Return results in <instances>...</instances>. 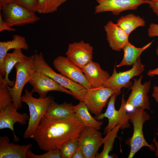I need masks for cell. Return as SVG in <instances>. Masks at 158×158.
<instances>
[{"mask_svg": "<svg viewBox=\"0 0 158 158\" xmlns=\"http://www.w3.org/2000/svg\"><path fill=\"white\" fill-rule=\"evenodd\" d=\"M85 127L75 113L61 119L44 116L32 138L42 150L47 151L60 149L67 141L78 139Z\"/></svg>", "mask_w": 158, "mask_h": 158, "instance_id": "6da1fadb", "label": "cell"}, {"mask_svg": "<svg viewBox=\"0 0 158 158\" xmlns=\"http://www.w3.org/2000/svg\"><path fill=\"white\" fill-rule=\"evenodd\" d=\"M32 95L26 89L21 97L22 102L28 106L29 112L28 127L23 135L25 139L32 138L49 106L54 100L53 97L51 96L44 98H36Z\"/></svg>", "mask_w": 158, "mask_h": 158, "instance_id": "7a4b0ae2", "label": "cell"}, {"mask_svg": "<svg viewBox=\"0 0 158 158\" xmlns=\"http://www.w3.org/2000/svg\"><path fill=\"white\" fill-rule=\"evenodd\" d=\"M34 56L35 72L48 76L62 87L70 90L75 98L80 102H83L87 89L81 85L71 80L61 73H56L46 62L42 54H36Z\"/></svg>", "mask_w": 158, "mask_h": 158, "instance_id": "3957f363", "label": "cell"}, {"mask_svg": "<svg viewBox=\"0 0 158 158\" xmlns=\"http://www.w3.org/2000/svg\"><path fill=\"white\" fill-rule=\"evenodd\" d=\"M141 108H137L130 113L129 121L133 126V131L132 136L126 141V143L130 147L128 158H133L142 147H147L152 151L156 150L154 145L149 144L144 137L143 126L146 121L150 119L149 115Z\"/></svg>", "mask_w": 158, "mask_h": 158, "instance_id": "277c9868", "label": "cell"}, {"mask_svg": "<svg viewBox=\"0 0 158 158\" xmlns=\"http://www.w3.org/2000/svg\"><path fill=\"white\" fill-rule=\"evenodd\" d=\"M34 55H32L28 56L25 61L17 63L14 67L16 71V80L12 87L9 86L8 87L12 97L13 104L17 110L22 107L23 90L25 85L30 80L34 71Z\"/></svg>", "mask_w": 158, "mask_h": 158, "instance_id": "5b68a950", "label": "cell"}, {"mask_svg": "<svg viewBox=\"0 0 158 158\" xmlns=\"http://www.w3.org/2000/svg\"><path fill=\"white\" fill-rule=\"evenodd\" d=\"M117 95L113 94L110 98L108 103L107 107L105 112L96 116L98 120L107 118L108 120V124L104 129V133L107 134L112 129L118 124L120 125L121 129H123L128 128L130 126L129 121L130 119V114L126 113L127 106L123 94L121 104L118 110L115 109V103Z\"/></svg>", "mask_w": 158, "mask_h": 158, "instance_id": "8992f818", "label": "cell"}, {"mask_svg": "<svg viewBox=\"0 0 158 158\" xmlns=\"http://www.w3.org/2000/svg\"><path fill=\"white\" fill-rule=\"evenodd\" d=\"M0 9L3 13L4 21L11 27L34 23L40 20L35 12L29 11L15 2L6 4Z\"/></svg>", "mask_w": 158, "mask_h": 158, "instance_id": "52a82bcc", "label": "cell"}, {"mask_svg": "<svg viewBox=\"0 0 158 158\" xmlns=\"http://www.w3.org/2000/svg\"><path fill=\"white\" fill-rule=\"evenodd\" d=\"M145 65L141 63L140 56L137 60L130 69L123 72H118L115 66L113 73L107 80L104 86L112 88L118 96L123 87H131L133 85L130 80L133 77L138 76L144 71Z\"/></svg>", "mask_w": 158, "mask_h": 158, "instance_id": "ba28073f", "label": "cell"}, {"mask_svg": "<svg viewBox=\"0 0 158 158\" xmlns=\"http://www.w3.org/2000/svg\"><path fill=\"white\" fill-rule=\"evenodd\" d=\"M114 93H116V91L111 88L105 87H92L87 90L83 102L89 111L97 116L102 113L109 99Z\"/></svg>", "mask_w": 158, "mask_h": 158, "instance_id": "9c48e42d", "label": "cell"}, {"mask_svg": "<svg viewBox=\"0 0 158 158\" xmlns=\"http://www.w3.org/2000/svg\"><path fill=\"white\" fill-rule=\"evenodd\" d=\"M96 129L86 127L78 139L79 148L85 158H95L99 147L102 144L101 133Z\"/></svg>", "mask_w": 158, "mask_h": 158, "instance_id": "30bf717a", "label": "cell"}, {"mask_svg": "<svg viewBox=\"0 0 158 158\" xmlns=\"http://www.w3.org/2000/svg\"><path fill=\"white\" fill-rule=\"evenodd\" d=\"M53 64L54 68L61 74L81 85L87 90L92 88L82 70L71 62L66 57L58 56L54 60Z\"/></svg>", "mask_w": 158, "mask_h": 158, "instance_id": "8fae6325", "label": "cell"}, {"mask_svg": "<svg viewBox=\"0 0 158 158\" xmlns=\"http://www.w3.org/2000/svg\"><path fill=\"white\" fill-rule=\"evenodd\" d=\"M28 83L32 87L31 93H38L40 98L46 97L48 92L52 91L61 92L73 96L70 90L62 87L50 77L35 71Z\"/></svg>", "mask_w": 158, "mask_h": 158, "instance_id": "7c38bea8", "label": "cell"}, {"mask_svg": "<svg viewBox=\"0 0 158 158\" xmlns=\"http://www.w3.org/2000/svg\"><path fill=\"white\" fill-rule=\"evenodd\" d=\"M93 50L89 43L81 40L69 44L66 55L71 62L82 69L92 61Z\"/></svg>", "mask_w": 158, "mask_h": 158, "instance_id": "4fadbf2b", "label": "cell"}, {"mask_svg": "<svg viewBox=\"0 0 158 158\" xmlns=\"http://www.w3.org/2000/svg\"><path fill=\"white\" fill-rule=\"evenodd\" d=\"M95 13L110 11L116 16L128 10H136L141 5L148 4L149 0H95Z\"/></svg>", "mask_w": 158, "mask_h": 158, "instance_id": "5bb4252c", "label": "cell"}, {"mask_svg": "<svg viewBox=\"0 0 158 158\" xmlns=\"http://www.w3.org/2000/svg\"><path fill=\"white\" fill-rule=\"evenodd\" d=\"M143 76L141 75L138 79H134V83L131 87V93L126 102L127 107L133 108H141L150 110L148 93L150 87V81H146L142 84Z\"/></svg>", "mask_w": 158, "mask_h": 158, "instance_id": "9a60e30c", "label": "cell"}, {"mask_svg": "<svg viewBox=\"0 0 158 158\" xmlns=\"http://www.w3.org/2000/svg\"><path fill=\"white\" fill-rule=\"evenodd\" d=\"M29 118L26 113L18 112L12 104L6 109L0 110V129L8 128L11 130L13 134L14 141L17 142L19 138L14 132V125L18 123L21 125H25Z\"/></svg>", "mask_w": 158, "mask_h": 158, "instance_id": "2e32d148", "label": "cell"}, {"mask_svg": "<svg viewBox=\"0 0 158 158\" xmlns=\"http://www.w3.org/2000/svg\"><path fill=\"white\" fill-rule=\"evenodd\" d=\"M31 144L20 145L11 142L7 135L0 137V158H28Z\"/></svg>", "mask_w": 158, "mask_h": 158, "instance_id": "e0dca14e", "label": "cell"}, {"mask_svg": "<svg viewBox=\"0 0 158 158\" xmlns=\"http://www.w3.org/2000/svg\"><path fill=\"white\" fill-rule=\"evenodd\" d=\"M107 38L111 49L120 51L129 41V35L117 23L109 20L104 27Z\"/></svg>", "mask_w": 158, "mask_h": 158, "instance_id": "ac0fdd59", "label": "cell"}, {"mask_svg": "<svg viewBox=\"0 0 158 158\" xmlns=\"http://www.w3.org/2000/svg\"><path fill=\"white\" fill-rule=\"evenodd\" d=\"M82 70L87 80L94 88L104 87L110 76L107 71L101 68L99 63L93 61Z\"/></svg>", "mask_w": 158, "mask_h": 158, "instance_id": "d6986e66", "label": "cell"}, {"mask_svg": "<svg viewBox=\"0 0 158 158\" xmlns=\"http://www.w3.org/2000/svg\"><path fill=\"white\" fill-rule=\"evenodd\" d=\"M13 49L28 50L29 46L25 38L18 35H14L12 40L0 42V74L4 77L5 73L3 65V59L8 51Z\"/></svg>", "mask_w": 158, "mask_h": 158, "instance_id": "ffe728a7", "label": "cell"}, {"mask_svg": "<svg viewBox=\"0 0 158 158\" xmlns=\"http://www.w3.org/2000/svg\"><path fill=\"white\" fill-rule=\"evenodd\" d=\"M24 54L22 49H15L12 53H7L5 56L3 61V66L5 71V75L4 79L5 83L8 86H13L15 83L14 81L10 80L9 75L15 65L19 62H24L28 58Z\"/></svg>", "mask_w": 158, "mask_h": 158, "instance_id": "44dd1931", "label": "cell"}, {"mask_svg": "<svg viewBox=\"0 0 158 158\" xmlns=\"http://www.w3.org/2000/svg\"><path fill=\"white\" fill-rule=\"evenodd\" d=\"M153 41L141 48H138L129 41L122 49L123 56L121 62L116 66L117 68L126 66L133 65L140 57L141 54L152 44Z\"/></svg>", "mask_w": 158, "mask_h": 158, "instance_id": "7402d4cb", "label": "cell"}, {"mask_svg": "<svg viewBox=\"0 0 158 158\" xmlns=\"http://www.w3.org/2000/svg\"><path fill=\"white\" fill-rule=\"evenodd\" d=\"M75 113L74 106L66 102L59 104L54 100L49 106L45 116L54 119L67 118Z\"/></svg>", "mask_w": 158, "mask_h": 158, "instance_id": "603a6c76", "label": "cell"}, {"mask_svg": "<svg viewBox=\"0 0 158 158\" xmlns=\"http://www.w3.org/2000/svg\"><path fill=\"white\" fill-rule=\"evenodd\" d=\"M75 113L78 118L86 127H90L99 130L103 124L102 121H99L94 118L90 114L85 104L80 102L74 106Z\"/></svg>", "mask_w": 158, "mask_h": 158, "instance_id": "cb8c5ba5", "label": "cell"}, {"mask_svg": "<svg viewBox=\"0 0 158 158\" xmlns=\"http://www.w3.org/2000/svg\"><path fill=\"white\" fill-rule=\"evenodd\" d=\"M116 23L129 36L137 28L145 26L146 22L144 19L140 16L129 13L121 16L117 21Z\"/></svg>", "mask_w": 158, "mask_h": 158, "instance_id": "d4e9b609", "label": "cell"}, {"mask_svg": "<svg viewBox=\"0 0 158 158\" xmlns=\"http://www.w3.org/2000/svg\"><path fill=\"white\" fill-rule=\"evenodd\" d=\"M121 125L118 124L113 128L106 134L105 137L103 138L102 144L104 147L102 151L97 154L96 158H114V156L109 155V153L113 148V145L115 138L117 137V133Z\"/></svg>", "mask_w": 158, "mask_h": 158, "instance_id": "484cf974", "label": "cell"}, {"mask_svg": "<svg viewBox=\"0 0 158 158\" xmlns=\"http://www.w3.org/2000/svg\"><path fill=\"white\" fill-rule=\"evenodd\" d=\"M67 0H38L36 12L48 14L56 11L59 7Z\"/></svg>", "mask_w": 158, "mask_h": 158, "instance_id": "4316f807", "label": "cell"}, {"mask_svg": "<svg viewBox=\"0 0 158 158\" xmlns=\"http://www.w3.org/2000/svg\"><path fill=\"white\" fill-rule=\"evenodd\" d=\"M4 76L0 74V110L13 104L12 98L8 86L4 82Z\"/></svg>", "mask_w": 158, "mask_h": 158, "instance_id": "83f0119b", "label": "cell"}, {"mask_svg": "<svg viewBox=\"0 0 158 158\" xmlns=\"http://www.w3.org/2000/svg\"><path fill=\"white\" fill-rule=\"evenodd\" d=\"M78 139L69 140L62 145L60 148L61 158H72L79 147Z\"/></svg>", "mask_w": 158, "mask_h": 158, "instance_id": "f1b7e54d", "label": "cell"}, {"mask_svg": "<svg viewBox=\"0 0 158 158\" xmlns=\"http://www.w3.org/2000/svg\"><path fill=\"white\" fill-rule=\"evenodd\" d=\"M28 158H61L60 149H56L47 151L41 154L34 153L30 149L27 152Z\"/></svg>", "mask_w": 158, "mask_h": 158, "instance_id": "f546056e", "label": "cell"}, {"mask_svg": "<svg viewBox=\"0 0 158 158\" xmlns=\"http://www.w3.org/2000/svg\"><path fill=\"white\" fill-rule=\"evenodd\" d=\"M15 2L29 11L36 12L38 0H16Z\"/></svg>", "mask_w": 158, "mask_h": 158, "instance_id": "4dcf8cb0", "label": "cell"}, {"mask_svg": "<svg viewBox=\"0 0 158 158\" xmlns=\"http://www.w3.org/2000/svg\"><path fill=\"white\" fill-rule=\"evenodd\" d=\"M147 34L150 37H158V24L150 23L148 28Z\"/></svg>", "mask_w": 158, "mask_h": 158, "instance_id": "1f68e13d", "label": "cell"}, {"mask_svg": "<svg viewBox=\"0 0 158 158\" xmlns=\"http://www.w3.org/2000/svg\"><path fill=\"white\" fill-rule=\"evenodd\" d=\"M4 30L8 31H15L16 29L9 27L3 19L1 13H0V32Z\"/></svg>", "mask_w": 158, "mask_h": 158, "instance_id": "d6a6232c", "label": "cell"}, {"mask_svg": "<svg viewBox=\"0 0 158 158\" xmlns=\"http://www.w3.org/2000/svg\"><path fill=\"white\" fill-rule=\"evenodd\" d=\"M147 4L153 12L158 17V0H149Z\"/></svg>", "mask_w": 158, "mask_h": 158, "instance_id": "836d02e7", "label": "cell"}, {"mask_svg": "<svg viewBox=\"0 0 158 158\" xmlns=\"http://www.w3.org/2000/svg\"><path fill=\"white\" fill-rule=\"evenodd\" d=\"M72 158H85V157L83 152L79 147L74 152Z\"/></svg>", "mask_w": 158, "mask_h": 158, "instance_id": "e575fe53", "label": "cell"}, {"mask_svg": "<svg viewBox=\"0 0 158 158\" xmlns=\"http://www.w3.org/2000/svg\"><path fill=\"white\" fill-rule=\"evenodd\" d=\"M152 96L157 102H158V86H154L153 87Z\"/></svg>", "mask_w": 158, "mask_h": 158, "instance_id": "d590c367", "label": "cell"}, {"mask_svg": "<svg viewBox=\"0 0 158 158\" xmlns=\"http://www.w3.org/2000/svg\"><path fill=\"white\" fill-rule=\"evenodd\" d=\"M147 75L150 77L158 75V67L154 69L149 70L147 73Z\"/></svg>", "mask_w": 158, "mask_h": 158, "instance_id": "8d00e7d4", "label": "cell"}, {"mask_svg": "<svg viewBox=\"0 0 158 158\" xmlns=\"http://www.w3.org/2000/svg\"><path fill=\"white\" fill-rule=\"evenodd\" d=\"M153 142L154 143L156 148V150L155 151V156L156 157H158V141L154 137L153 140Z\"/></svg>", "mask_w": 158, "mask_h": 158, "instance_id": "74e56055", "label": "cell"}, {"mask_svg": "<svg viewBox=\"0 0 158 158\" xmlns=\"http://www.w3.org/2000/svg\"><path fill=\"white\" fill-rule=\"evenodd\" d=\"M16 0H0V8L3 6L10 3L14 2Z\"/></svg>", "mask_w": 158, "mask_h": 158, "instance_id": "f35d334b", "label": "cell"}, {"mask_svg": "<svg viewBox=\"0 0 158 158\" xmlns=\"http://www.w3.org/2000/svg\"><path fill=\"white\" fill-rule=\"evenodd\" d=\"M156 53L157 55L158 56V46L157 47L156 50Z\"/></svg>", "mask_w": 158, "mask_h": 158, "instance_id": "ab89813d", "label": "cell"}, {"mask_svg": "<svg viewBox=\"0 0 158 158\" xmlns=\"http://www.w3.org/2000/svg\"><path fill=\"white\" fill-rule=\"evenodd\" d=\"M157 133H156V134L157 135L158 137V128H157Z\"/></svg>", "mask_w": 158, "mask_h": 158, "instance_id": "60d3db41", "label": "cell"}]
</instances>
